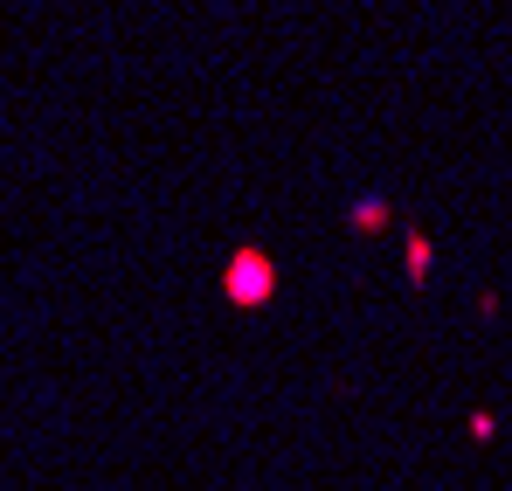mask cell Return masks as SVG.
I'll list each match as a JSON object with an SVG mask.
<instances>
[{"instance_id":"3","label":"cell","mask_w":512,"mask_h":491,"mask_svg":"<svg viewBox=\"0 0 512 491\" xmlns=\"http://www.w3.org/2000/svg\"><path fill=\"white\" fill-rule=\"evenodd\" d=\"M381 229H395V201H381V194H360V201L346 208V236H381Z\"/></svg>"},{"instance_id":"1","label":"cell","mask_w":512,"mask_h":491,"mask_svg":"<svg viewBox=\"0 0 512 491\" xmlns=\"http://www.w3.org/2000/svg\"><path fill=\"white\" fill-rule=\"evenodd\" d=\"M277 284H284V270H277V256L256 243H236L222 256V298L236 305V312H263L270 298H277Z\"/></svg>"},{"instance_id":"4","label":"cell","mask_w":512,"mask_h":491,"mask_svg":"<svg viewBox=\"0 0 512 491\" xmlns=\"http://www.w3.org/2000/svg\"><path fill=\"white\" fill-rule=\"evenodd\" d=\"M471 436H478V443H485V436H499V415L478 409V415H471Z\"/></svg>"},{"instance_id":"2","label":"cell","mask_w":512,"mask_h":491,"mask_svg":"<svg viewBox=\"0 0 512 491\" xmlns=\"http://www.w3.org/2000/svg\"><path fill=\"white\" fill-rule=\"evenodd\" d=\"M429 270H436V243L423 229H402V277H409V291H429Z\"/></svg>"}]
</instances>
